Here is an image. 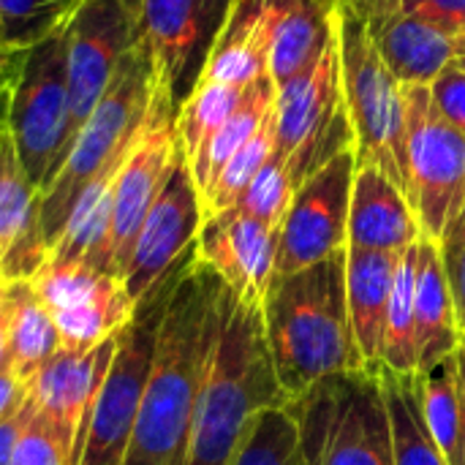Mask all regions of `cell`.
<instances>
[{"label":"cell","mask_w":465,"mask_h":465,"mask_svg":"<svg viewBox=\"0 0 465 465\" xmlns=\"http://www.w3.org/2000/svg\"><path fill=\"white\" fill-rule=\"evenodd\" d=\"M223 281L196 256L166 302L123 465H183L196 395L218 332Z\"/></svg>","instance_id":"obj_1"},{"label":"cell","mask_w":465,"mask_h":465,"mask_svg":"<svg viewBox=\"0 0 465 465\" xmlns=\"http://www.w3.org/2000/svg\"><path fill=\"white\" fill-rule=\"evenodd\" d=\"M283 403L262 305L242 302L223 283L218 332L196 395L183 465H229L253 420Z\"/></svg>","instance_id":"obj_2"},{"label":"cell","mask_w":465,"mask_h":465,"mask_svg":"<svg viewBox=\"0 0 465 465\" xmlns=\"http://www.w3.org/2000/svg\"><path fill=\"white\" fill-rule=\"evenodd\" d=\"M262 313L267 349L286 401L322 379L365 371L346 305V251L275 278Z\"/></svg>","instance_id":"obj_3"},{"label":"cell","mask_w":465,"mask_h":465,"mask_svg":"<svg viewBox=\"0 0 465 465\" xmlns=\"http://www.w3.org/2000/svg\"><path fill=\"white\" fill-rule=\"evenodd\" d=\"M153 95H155L153 60L147 46L136 38L114 82L109 84L98 106L79 128L60 174L41 193V234L49 248L60 237L82 193L123 166L147 117Z\"/></svg>","instance_id":"obj_4"},{"label":"cell","mask_w":465,"mask_h":465,"mask_svg":"<svg viewBox=\"0 0 465 465\" xmlns=\"http://www.w3.org/2000/svg\"><path fill=\"white\" fill-rule=\"evenodd\" d=\"M341 98L354 134L357 166H376L406 193V87L387 68L365 19L335 3Z\"/></svg>","instance_id":"obj_5"},{"label":"cell","mask_w":465,"mask_h":465,"mask_svg":"<svg viewBox=\"0 0 465 465\" xmlns=\"http://www.w3.org/2000/svg\"><path fill=\"white\" fill-rule=\"evenodd\" d=\"M5 128L27 177L44 193L60 174L74 144L65 25L19 54Z\"/></svg>","instance_id":"obj_6"},{"label":"cell","mask_w":465,"mask_h":465,"mask_svg":"<svg viewBox=\"0 0 465 465\" xmlns=\"http://www.w3.org/2000/svg\"><path fill=\"white\" fill-rule=\"evenodd\" d=\"M196 248L172 270V275L150 292L139 305L128 327L117 335V349L109 365V373L98 390L84 450L79 465H123L128 455V444L134 436L139 403L144 395V384L153 368L155 357V341L158 327L166 311V302L174 292V283L180 281L183 270L193 262Z\"/></svg>","instance_id":"obj_7"},{"label":"cell","mask_w":465,"mask_h":465,"mask_svg":"<svg viewBox=\"0 0 465 465\" xmlns=\"http://www.w3.org/2000/svg\"><path fill=\"white\" fill-rule=\"evenodd\" d=\"M406 199L436 242L465 199V136L441 117L430 84L406 87Z\"/></svg>","instance_id":"obj_8"},{"label":"cell","mask_w":465,"mask_h":465,"mask_svg":"<svg viewBox=\"0 0 465 465\" xmlns=\"http://www.w3.org/2000/svg\"><path fill=\"white\" fill-rule=\"evenodd\" d=\"M234 0H139L136 27L147 46L155 87L180 106L199 87Z\"/></svg>","instance_id":"obj_9"},{"label":"cell","mask_w":465,"mask_h":465,"mask_svg":"<svg viewBox=\"0 0 465 465\" xmlns=\"http://www.w3.org/2000/svg\"><path fill=\"white\" fill-rule=\"evenodd\" d=\"M33 292L49 311L60 349L84 354L109 338H117L136 313V302L125 292L120 275L98 272L84 264H46L30 278Z\"/></svg>","instance_id":"obj_10"},{"label":"cell","mask_w":465,"mask_h":465,"mask_svg":"<svg viewBox=\"0 0 465 465\" xmlns=\"http://www.w3.org/2000/svg\"><path fill=\"white\" fill-rule=\"evenodd\" d=\"M180 150L177 106L155 87L147 117L112 180V262L123 278L136 234L155 204Z\"/></svg>","instance_id":"obj_11"},{"label":"cell","mask_w":465,"mask_h":465,"mask_svg":"<svg viewBox=\"0 0 465 465\" xmlns=\"http://www.w3.org/2000/svg\"><path fill=\"white\" fill-rule=\"evenodd\" d=\"M354 172V150H343L297 188L281 223L275 278L294 275L338 251H346Z\"/></svg>","instance_id":"obj_12"},{"label":"cell","mask_w":465,"mask_h":465,"mask_svg":"<svg viewBox=\"0 0 465 465\" xmlns=\"http://www.w3.org/2000/svg\"><path fill=\"white\" fill-rule=\"evenodd\" d=\"M136 38V8L128 0H84L65 22L74 139L114 82Z\"/></svg>","instance_id":"obj_13"},{"label":"cell","mask_w":465,"mask_h":465,"mask_svg":"<svg viewBox=\"0 0 465 465\" xmlns=\"http://www.w3.org/2000/svg\"><path fill=\"white\" fill-rule=\"evenodd\" d=\"M202 223V193L193 183L188 158L180 147L172 172L136 234L128 267L123 272L125 292L136 305L150 292H155L172 275V270L196 248Z\"/></svg>","instance_id":"obj_14"},{"label":"cell","mask_w":465,"mask_h":465,"mask_svg":"<svg viewBox=\"0 0 465 465\" xmlns=\"http://www.w3.org/2000/svg\"><path fill=\"white\" fill-rule=\"evenodd\" d=\"M114 349H117V338H109L106 343L84 354L60 349L41 368V373L27 384L30 403L52 425L57 441L63 444L68 465H79L82 460L90 414L98 390L109 373Z\"/></svg>","instance_id":"obj_15"},{"label":"cell","mask_w":465,"mask_h":465,"mask_svg":"<svg viewBox=\"0 0 465 465\" xmlns=\"http://www.w3.org/2000/svg\"><path fill=\"white\" fill-rule=\"evenodd\" d=\"M281 226H267L232 207L204 218L196 237V259L207 264L242 302L264 305L275 281Z\"/></svg>","instance_id":"obj_16"},{"label":"cell","mask_w":465,"mask_h":465,"mask_svg":"<svg viewBox=\"0 0 465 465\" xmlns=\"http://www.w3.org/2000/svg\"><path fill=\"white\" fill-rule=\"evenodd\" d=\"M316 465H395V444L379 373H346L332 428Z\"/></svg>","instance_id":"obj_17"},{"label":"cell","mask_w":465,"mask_h":465,"mask_svg":"<svg viewBox=\"0 0 465 465\" xmlns=\"http://www.w3.org/2000/svg\"><path fill=\"white\" fill-rule=\"evenodd\" d=\"M49 259L41 191L27 177L11 131L0 128V281H30Z\"/></svg>","instance_id":"obj_18"},{"label":"cell","mask_w":465,"mask_h":465,"mask_svg":"<svg viewBox=\"0 0 465 465\" xmlns=\"http://www.w3.org/2000/svg\"><path fill=\"white\" fill-rule=\"evenodd\" d=\"M368 25L387 68L409 84H430L455 63V38L403 14L395 0H349Z\"/></svg>","instance_id":"obj_19"},{"label":"cell","mask_w":465,"mask_h":465,"mask_svg":"<svg viewBox=\"0 0 465 465\" xmlns=\"http://www.w3.org/2000/svg\"><path fill=\"white\" fill-rule=\"evenodd\" d=\"M420 237L425 234L414 218L406 193L376 166H357L346 248L403 253Z\"/></svg>","instance_id":"obj_20"},{"label":"cell","mask_w":465,"mask_h":465,"mask_svg":"<svg viewBox=\"0 0 465 465\" xmlns=\"http://www.w3.org/2000/svg\"><path fill=\"white\" fill-rule=\"evenodd\" d=\"M401 253L346 248V305L365 371L379 373L387 308Z\"/></svg>","instance_id":"obj_21"},{"label":"cell","mask_w":465,"mask_h":465,"mask_svg":"<svg viewBox=\"0 0 465 465\" xmlns=\"http://www.w3.org/2000/svg\"><path fill=\"white\" fill-rule=\"evenodd\" d=\"M275 16L278 0H234L202 82L248 87L251 82L270 74Z\"/></svg>","instance_id":"obj_22"},{"label":"cell","mask_w":465,"mask_h":465,"mask_svg":"<svg viewBox=\"0 0 465 465\" xmlns=\"http://www.w3.org/2000/svg\"><path fill=\"white\" fill-rule=\"evenodd\" d=\"M338 0H278L270 46V79L275 87L305 76L335 41Z\"/></svg>","instance_id":"obj_23"},{"label":"cell","mask_w":465,"mask_h":465,"mask_svg":"<svg viewBox=\"0 0 465 465\" xmlns=\"http://www.w3.org/2000/svg\"><path fill=\"white\" fill-rule=\"evenodd\" d=\"M463 343L458 324L455 297L444 272L436 240H420L417 262V357L420 373L430 371L444 357L455 354Z\"/></svg>","instance_id":"obj_24"},{"label":"cell","mask_w":465,"mask_h":465,"mask_svg":"<svg viewBox=\"0 0 465 465\" xmlns=\"http://www.w3.org/2000/svg\"><path fill=\"white\" fill-rule=\"evenodd\" d=\"M379 384H381L387 411H390L395 465H450L425 420L422 376L395 373L381 365Z\"/></svg>","instance_id":"obj_25"},{"label":"cell","mask_w":465,"mask_h":465,"mask_svg":"<svg viewBox=\"0 0 465 465\" xmlns=\"http://www.w3.org/2000/svg\"><path fill=\"white\" fill-rule=\"evenodd\" d=\"M275 98H278V87L270 79V74H264L262 79L251 82L240 106L234 109V114L213 134V139L188 161L193 183L199 188V193L204 196L210 191V185L218 180V174L223 172V166L234 158V153L259 131V125L267 120V114L275 109Z\"/></svg>","instance_id":"obj_26"},{"label":"cell","mask_w":465,"mask_h":465,"mask_svg":"<svg viewBox=\"0 0 465 465\" xmlns=\"http://www.w3.org/2000/svg\"><path fill=\"white\" fill-rule=\"evenodd\" d=\"M11 289L14 305L8 327V368L25 384H30L41 373V368L60 351V335L30 281H11Z\"/></svg>","instance_id":"obj_27"},{"label":"cell","mask_w":465,"mask_h":465,"mask_svg":"<svg viewBox=\"0 0 465 465\" xmlns=\"http://www.w3.org/2000/svg\"><path fill=\"white\" fill-rule=\"evenodd\" d=\"M420 376H422V406H425L428 428L436 444L441 447L447 463L463 465L465 403L460 349Z\"/></svg>","instance_id":"obj_28"},{"label":"cell","mask_w":465,"mask_h":465,"mask_svg":"<svg viewBox=\"0 0 465 465\" xmlns=\"http://www.w3.org/2000/svg\"><path fill=\"white\" fill-rule=\"evenodd\" d=\"M422 240V237H420ZM420 240L401 253L392 281V297L387 308L381 365L395 373H420L417 357V262Z\"/></svg>","instance_id":"obj_29"},{"label":"cell","mask_w":465,"mask_h":465,"mask_svg":"<svg viewBox=\"0 0 465 465\" xmlns=\"http://www.w3.org/2000/svg\"><path fill=\"white\" fill-rule=\"evenodd\" d=\"M248 87L237 84H218V82H199L191 98L177 112V136L185 158L191 161L213 134L234 114Z\"/></svg>","instance_id":"obj_30"},{"label":"cell","mask_w":465,"mask_h":465,"mask_svg":"<svg viewBox=\"0 0 465 465\" xmlns=\"http://www.w3.org/2000/svg\"><path fill=\"white\" fill-rule=\"evenodd\" d=\"M272 153H275V109L267 114V120L259 125V131L234 153V158L223 166L218 180L202 196L204 218L232 210L242 199V193L248 191L253 177L262 172V166L272 158Z\"/></svg>","instance_id":"obj_31"},{"label":"cell","mask_w":465,"mask_h":465,"mask_svg":"<svg viewBox=\"0 0 465 465\" xmlns=\"http://www.w3.org/2000/svg\"><path fill=\"white\" fill-rule=\"evenodd\" d=\"M229 465H305L300 430L286 406L262 411Z\"/></svg>","instance_id":"obj_32"},{"label":"cell","mask_w":465,"mask_h":465,"mask_svg":"<svg viewBox=\"0 0 465 465\" xmlns=\"http://www.w3.org/2000/svg\"><path fill=\"white\" fill-rule=\"evenodd\" d=\"M84 0H0V27L14 52H25L60 30Z\"/></svg>","instance_id":"obj_33"},{"label":"cell","mask_w":465,"mask_h":465,"mask_svg":"<svg viewBox=\"0 0 465 465\" xmlns=\"http://www.w3.org/2000/svg\"><path fill=\"white\" fill-rule=\"evenodd\" d=\"M294 193H297V185H294L286 163L272 155L262 166V172L253 177V183L248 185V191L242 193V199L234 207L267 226H281L292 207Z\"/></svg>","instance_id":"obj_34"},{"label":"cell","mask_w":465,"mask_h":465,"mask_svg":"<svg viewBox=\"0 0 465 465\" xmlns=\"http://www.w3.org/2000/svg\"><path fill=\"white\" fill-rule=\"evenodd\" d=\"M11 465H68V458L63 452V444L57 441L52 425L27 398V411L22 430L14 444Z\"/></svg>","instance_id":"obj_35"},{"label":"cell","mask_w":465,"mask_h":465,"mask_svg":"<svg viewBox=\"0 0 465 465\" xmlns=\"http://www.w3.org/2000/svg\"><path fill=\"white\" fill-rule=\"evenodd\" d=\"M439 251H441L444 272L455 297L458 324H460V332H465V199L458 215L450 221L444 234L439 237Z\"/></svg>","instance_id":"obj_36"},{"label":"cell","mask_w":465,"mask_h":465,"mask_svg":"<svg viewBox=\"0 0 465 465\" xmlns=\"http://www.w3.org/2000/svg\"><path fill=\"white\" fill-rule=\"evenodd\" d=\"M395 5L452 38L465 35V0H395Z\"/></svg>","instance_id":"obj_37"},{"label":"cell","mask_w":465,"mask_h":465,"mask_svg":"<svg viewBox=\"0 0 465 465\" xmlns=\"http://www.w3.org/2000/svg\"><path fill=\"white\" fill-rule=\"evenodd\" d=\"M430 98L441 117L465 136V71L458 63H450L430 82Z\"/></svg>","instance_id":"obj_38"},{"label":"cell","mask_w":465,"mask_h":465,"mask_svg":"<svg viewBox=\"0 0 465 465\" xmlns=\"http://www.w3.org/2000/svg\"><path fill=\"white\" fill-rule=\"evenodd\" d=\"M25 403H27V384L11 368H0V422L16 414Z\"/></svg>","instance_id":"obj_39"},{"label":"cell","mask_w":465,"mask_h":465,"mask_svg":"<svg viewBox=\"0 0 465 465\" xmlns=\"http://www.w3.org/2000/svg\"><path fill=\"white\" fill-rule=\"evenodd\" d=\"M25 411H27V403L16 414H11L8 420L0 422V465H11L14 444H16V436H19L22 422H25Z\"/></svg>","instance_id":"obj_40"},{"label":"cell","mask_w":465,"mask_h":465,"mask_svg":"<svg viewBox=\"0 0 465 465\" xmlns=\"http://www.w3.org/2000/svg\"><path fill=\"white\" fill-rule=\"evenodd\" d=\"M14 289L11 281H0V368H8V327H11Z\"/></svg>","instance_id":"obj_41"},{"label":"cell","mask_w":465,"mask_h":465,"mask_svg":"<svg viewBox=\"0 0 465 465\" xmlns=\"http://www.w3.org/2000/svg\"><path fill=\"white\" fill-rule=\"evenodd\" d=\"M16 65H19V57L8 65H0V128L8 123V106H11V87H14Z\"/></svg>","instance_id":"obj_42"},{"label":"cell","mask_w":465,"mask_h":465,"mask_svg":"<svg viewBox=\"0 0 465 465\" xmlns=\"http://www.w3.org/2000/svg\"><path fill=\"white\" fill-rule=\"evenodd\" d=\"M19 54H22V52H14V49L8 46V41H5V35H3V27H0V65H8V63H14Z\"/></svg>","instance_id":"obj_43"},{"label":"cell","mask_w":465,"mask_h":465,"mask_svg":"<svg viewBox=\"0 0 465 465\" xmlns=\"http://www.w3.org/2000/svg\"><path fill=\"white\" fill-rule=\"evenodd\" d=\"M455 63L465 71V35L455 38Z\"/></svg>","instance_id":"obj_44"},{"label":"cell","mask_w":465,"mask_h":465,"mask_svg":"<svg viewBox=\"0 0 465 465\" xmlns=\"http://www.w3.org/2000/svg\"><path fill=\"white\" fill-rule=\"evenodd\" d=\"M460 368H463V403H465V351L460 346ZM463 465H465V433H463Z\"/></svg>","instance_id":"obj_45"},{"label":"cell","mask_w":465,"mask_h":465,"mask_svg":"<svg viewBox=\"0 0 465 465\" xmlns=\"http://www.w3.org/2000/svg\"><path fill=\"white\" fill-rule=\"evenodd\" d=\"M128 3H131V5H134V8H136V5H139V0H128Z\"/></svg>","instance_id":"obj_46"},{"label":"cell","mask_w":465,"mask_h":465,"mask_svg":"<svg viewBox=\"0 0 465 465\" xmlns=\"http://www.w3.org/2000/svg\"><path fill=\"white\" fill-rule=\"evenodd\" d=\"M460 346H463V351H465V332H463V343H460Z\"/></svg>","instance_id":"obj_47"}]
</instances>
